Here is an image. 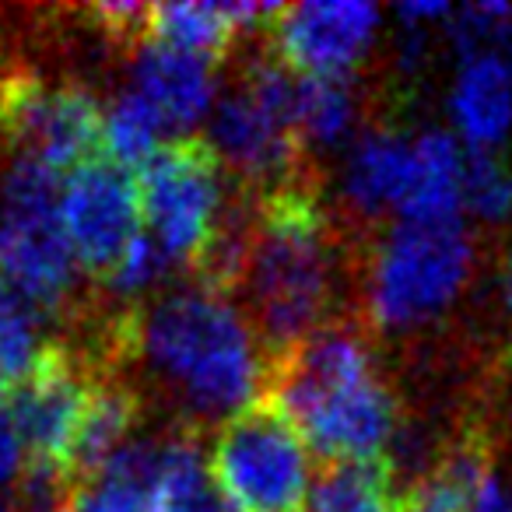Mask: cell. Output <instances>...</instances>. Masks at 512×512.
I'll use <instances>...</instances> for the list:
<instances>
[{
  "label": "cell",
  "mask_w": 512,
  "mask_h": 512,
  "mask_svg": "<svg viewBox=\"0 0 512 512\" xmlns=\"http://www.w3.org/2000/svg\"><path fill=\"white\" fill-rule=\"evenodd\" d=\"M123 341L197 418H232L260 400L267 351L225 292L200 281L123 320Z\"/></svg>",
  "instance_id": "cell-1"
},
{
  "label": "cell",
  "mask_w": 512,
  "mask_h": 512,
  "mask_svg": "<svg viewBox=\"0 0 512 512\" xmlns=\"http://www.w3.org/2000/svg\"><path fill=\"white\" fill-rule=\"evenodd\" d=\"M337 256V232L306 176L256 197L239 288L271 358L320 330L337 292Z\"/></svg>",
  "instance_id": "cell-2"
},
{
  "label": "cell",
  "mask_w": 512,
  "mask_h": 512,
  "mask_svg": "<svg viewBox=\"0 0 512 512\" xmlns=\"http://www.w3.org/2000/svg\"><path fill=\"white\" fill-rule=\"evenodd\" d=\"M260 400L285 414L330 463L383 460L400 432L397 397L351 327H320L274 355Z\"/></svg>",
  "instance_id": "cell-3"
},
{
  "label": "cell",
  "mask_w": 512,
  "mask_h": 512,
  "mask_svg": "<svg viewBox=\"0 0 512 512\" xmlns=\"http://www.w3.org/2000/svg\"><path fill=\"white\" fill-rule=\"evenodd\" d=\"M64 176L15 155L0 169V281L39 313H64L78 295V260L60 225Z\"/></svg>",
  "instance_id": "cell-4"
},
{
  "label": "cell",
  "mask_w": 512,
  "mask_h": 512,
  "mask_svg": "<svg viewBox=\"0 0 512 512\" xmlns=\"http://www.w3.org/2000/svg\"><path fill=\"white\" fill-rule=\"evenodd\" d=\"M474 267L463 225H393L369 267V316L383 330H411L446 313Z\"/></svg>",
  "instance_id": "cell-5"
},
{
  "label": "cell",
  "mask_w": 512,
  "mask_h": 512,
  "mask_svg": "<svg viewBox=\"0 0 512 512\" xmlns=\"http://www.w3.org/2000/svg\"><path fill=\"white\" fill-rule=\"evenodd\" d=\"M141 214L172 267L197 271L228 214L225 169L204 137H172L137 172Z\"/></svg>",
  "instance_id": "cell-6"
},
{
  "label": "cell",
  "mask_w": 512,
  "mask_h": 512,
  "mask_svg": "<svg viewBox=\"0 0 512 512\" xmlns=\"http://www.w3.org/2000/svg\"><path fill=\"white\" fill-rule=\"evenodd\" d=\"M207 463L239 512H299L313 484L306 439L264 400L221 421Z\"/></svg>",
  "instance_id": "cell-7"
},
{
  "label": "cell",
  "mask_w": 512,
  "mask_h": 512,
  "mask_svg": "<svg viewBox=\"0 0 512 512\" xmlns=\"http://www.w3.org/2000/svg\"><path fill=\"white\" fill-rule=\"evenodd\" d=\"M102 102L92 88L50 81L36 71L0 78V134L18 155L36 158L67 176L102 155Z\"/></svg>",
  "instance_id": "cell-8"
},
{
  "label": "cell",
  "mask_w": 512,
  "mask_h": 512,
  "mask_svg": "<svg viewBox=\"0 0 512 512\" xmlns=\"http://www.w3.org/2000/svg\"><path fill=\"white\" fill-rule=\"evenodd\" d=\"M141 190L137 176L109 158H92L64 176L60 225L81 271L106 278L141 239Z\"/></svg>",
  "instance_id": "cell-9"
},
{
  "label": "cell",
  "mask_w": 512,
  "mask_h": 512,
  "mask_svg": "<svg viewBox=\"0 0 512 512\" xmlns=\"http://www.w3.org/2000/svg\"><path fill=\"white\" fill-rule=\"evenodd\" d=\"M95 379L64 344H46L39 362L4 390V404L25 446V460L71 474V449Z\"/></svg>",
  "instance_id": "cell-10"
},
{
  "label": "cell",
  "mask_w": 512,
  "mask_h": 512,
  "mask_svg": "<svg viewBox=\"0 0 512 512\" xmlns=\"http://www.w3.org/2000/svg\"><path fill=\"white\" fill-rule=\"evenodd\" d=\"M274 57L306 78H348L379 32V8L365 0L285 4L271 22Z\"/></svg>",
  "instance_id": "cell-11"
},
{
  "label": "cell",
  "mask_w": 512,
  "mask_h": 512,
  "mask_svg": "<svg viewBox=\"0 0 512 512\" xmlns=\"http://www.w3.org/2000/svg\"><path fill=\"white\" fill-rule=\"evenodd\" d=\"M207 144L218 155L221 169L256 193H271L306 176L302 172L306 144L299 130L271 113L260 99H253L242 85L214 102Z\"/></svg>",
  "instance_id": "cell-12"
},
{
  "label": "cell",
  "mask_w": 512,
  "mask_h": 512,
  "mask_svg": "<svg viewBox=\"0 0 512 512\" xmlns=\"http://www.w3.org/2000/svg\"><path fill=\"white\" fill-rule=\"evenodd\" d=\"M285 4H256V0H176V4H148L144 39H155L172 50H183L207 64L221 60L242 32L260 25L271 29Z\"/></svg>",
  "instance_id": "cell-13"
},
{
  "label": "cell",
  "mask_w": 512,
  "mask_h": 512,
  "mask_svg": "<svg viewBox=\"0 0 512 512\" xmlns=\"http://www.w3.org/2000/svg\"><path fill=\"white\" fill-rule=\"evenodd\" d=\"M130 78L144 102L158 113L165 130L183 137L200 116L211 113L218 102V81H214V64L200 57H190L183 50H172L155 39H144L137 46V57L130 64Z\"/></svg>",
  "instance_id": "cell-14"
},
{
  "label": "cell",
  "mask_w": 512,
  "mask_h": 512,
  "mask_svg": "<svg viewBox=\"0 0 512 512\" xmlns=\"http://www.w3.org/2000/svg\"><path fill=\"white\" fill-rule=\"evenodd\" d=\"M449 116L467 151H495L512 130V60L502 50L460 60Z\"/></svg>",
  "instance_id": "cell-15"
},
{
  "label": "cell",
  "mask_w": 512,
  "mask_h": 512,
  "mask_svg": "<svg viewBox=\"0 0 512 512\" xmlns=\"http://www.w3.org/2000/svg\"><path fill=\"white\" fill-rule=\"evenodd\" d=\"M467 151L449 130H425L411 141V179L397 214L407 225H456L463 211Z\"/></svg>",
  "instance_id": "cell-16"
},
{
  "label": "cell",
  "mask_w": 512,
  "mask_h": 512,
  "mask_svg": "<svg viewBox=\"0 0 512 512\" xmlns=\"http://www.w3.org/2000/svg\"><path fill=\"white\" fill-rule=\"evenodd\" d=\"M411 179V141L390 127H369L355 137L344 162L341 193L358 218L397 211Z\"/></svg>",
  "instance_id": "cell-17"
},
{
  "label": "cell",
  "mask_w": 512,
  "mask_h": 512,
  "mask_svg": "<svg viewBox=\"0 0 512 512\" xmlns=\"http://www.w3.org/2000/svg\"><path fill=\"white\" fill-rule=\"evenodd\" d=\"M162 439H130L99 474L74 481L67 512H162Z\"/></svg>",
  "instance_id": "cell-18"
},
{
  "label": "cell",
  "mask_w": 512,
  "mask_h": 512,
  "mask_svg": "<svg viewBox=\"0 0 512 512\" xmlns=\"http://www.w3.org/2000/svg\"><path fill=\"white\" fill-rule=\"evenodd\" d=\"M137 421H141V397L123 379H95L88 397L85 418H81L78 439L71 449V477L99 474L116 453L130 442Z\"/></svg>",
  "instance_id": "cell-19"
},
{
  "label": "cell",
  "mask_w": 512,
  "mask_h": 512,
  "mask_svg": "<svg viewBox=\"0 0 512 512\" xmlns=\"http://www.w3.org/2000/svg\"><path fill=\"white\" fill-rule=\"evenodd\" d=\"M491 470V449L484 435H463L456 446H449L425 474L414 477L407 488V512H470L477 491Z\"/></svg>",
  "instance_id": "cell-20"
},
{
  "label": "cell",
  "mask_w": 512,
  "mask_h": 512,
  "mask_svg": "<svg viewBox=\"0 0 512 512\" xmlns=\"http://www.w3.org/2000/svg\"><path fill=\"white\" fill-rule=\"evenodd\" d=\"M397 474L386 460L327 463L309 484L306 512H397Z\"/></svg>",
  "instance_id": "cell-21"
},
{
  "label": "cell",
  "mask_w": 512,
  "mask_h": 512,
  "mask_svg": "<svg viewBox=\"0 0 512 512\" xmlns=\"http://www.w3.org/2000/svg\"><path fill=\"white\" fill-rule=\"evenodd\" d=\"M165 123L137 92H127L102 113V158L127 172H141L162 151Z\"/></svg>",
  "instance_id": "cell-22"
},
{
  "label": "cell",
  "mask_w": 512,
  "mask_h": 512,
  "mask_svg": "<svg viewBox=\"0 0 512 512\" xmlns=\"http://www.w3.org/2000/svg\"><path fill=\"white\" fill-rule=\"evenodd\" d=\"M358 120V99L348 78L299 74V137L309 148H341Z\"/></svg>",
  "instance_id": "cell-23"
},
{
  "label": "cell",
  "mask_w": 512,
  "mask_h": 512,
  "mask_svg": "<svg viewBox=\"0 0 512 512\" xmlns=\"http://www.w3.org/2000/svg\"><path fill=\"white\" fill-rule=\"evenodd\" d=\"M43 351V313L0 281V390L15 386Z\"/></svg>",
  "instance_id": "cell-24"
},
{
  "label": "cell",
  "mask_w": 512,
  "mask_h": 512,
  "mask_svg": "<svg viewBox=\"0 0 512 512\" xmlns=\"http://www.w3.org/2000/svg\"><path fill=\"white\" fill-rule=\"evenodd\" d=\"M463 211L488 221V225L505 221L512 214V169L498 151H467Z\"/></svg>",
  "instance_id": "cell-25"
},
{
  "label": "cell",
  "mask_w": 512,
  "mask_h": 512,
  "mask_svg": "<svg viewBox=\"0 0 512 512\" xmlns=\"http://www.w3.org/2000/svg\"><path fill=\"white\" fill-rule=\"evenodd\" d=\"M169 271L172 264L165 260L162 249L155 246V239L148 232H141V239L123 253V260L102 278V285L113 295H120V299H134V295L148 292L151 285H158Z\"/></svg>",
  "instance_id": "cell-26"
},
{
  "label": "cell",
  "mask_w": 512,
  "mask_h": 512,
  "mask_svg": "<svg viewBox=\"0 0 512 512\" xmlns=\"http://www.w3.org/2000/svg\"><path fill=\"white\" fill-rule=\"evenodd\" d=\"M22 470H25V446L18 439V428L8 414V404H4V390H0V491L11 488L22 477Z\"/></svg>",
  "instance_id": "cell-27"
},
{
  "label": "cell",
  "mask_w": 512,
  "mask_h": 512,
  "mask_svg": "<svg viewBox=\"0 0 512 512\" xmlns=\"http://www.w3.org/2000/svg\"><path fill=\"white\" fill-rule=\"evenodd\" d=\"M453 4H446V0H404V4H397V18L404 29L411 32H428L432 25L439 22H449L453 18Z\"/></svg>",
  "instance_id": "cell-28"
},
{
  "label": "cell",
  "mask_w": 512,
  "mask_h": 512,
  "mask_svg": "<svg viewBox=\"0 0 512 512\" xmlns=\"http://www.w3.org/2000/svg\"><path fill=\"white\" fill-rule=\"evenodd\" d=\"M470 512H512V495H509V488L498 481V474H491L488 481L481 484Z\"/></svg>",
  "instance_id": "cell-29"
},
{
  "label": "cell",
  "mask_w": 512,
  "mask_h": 512,
  "mask_svg": "<svg viewBox=\"0 0 512 512\" xmlns=\"http://www.w3.org/2000/svg\"><path fill=\"white\" fill-rule=\"evenodd\" d=\"M502 295H505V309H509V316H512V253H509V260H505V271H502Z\"/></svg>",
  "instance_id": "cell-30"
},
{
  "label": "cell",
  "mask_w": 512,
  "mask_h": 512,
  "mask_svg": "<svg viewBox=\"0 0 512 512\" xmlns=\"http://www.w3.org/2000/svg\"><path fill=\"white\" fill-rule=\"evenodd\" d=\"M0 512H11V498L4 491H0Z\"/></svg>",
  "instance_id": "cell-31"
}]
</instances>
